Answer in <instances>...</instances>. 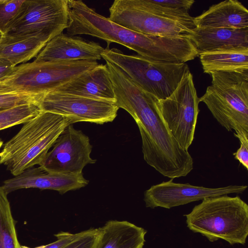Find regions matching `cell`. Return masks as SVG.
Segmentation results:
<instances>
[{"label": "cell", "instance_id": "cell-32", "mask_svg": "<svg viewBox=\"0 0 248 248\" xmlns=\"http://www.w3.org/2000/svg\"><path fill=\"white\" fill-rule=\"evenodd\" d=\"M3 145V142L0 140V149Z\"/></svg>", "mask_w": 248, "mask_h": 248}, {"label": "cell", "instance_id": "cell-14", "mask_svg": "<svg viewBox=\"0 0 248 248\" xmlns=\"http://www.w3.org/2000/svg\"><path fill=\"white\" fill-rule=\"evenodd\" d=\"M88 183L82 173H50L39 167L26 169L19 175L4 181L2 187L7 194L19 189L35 188L54 190L62 194L84 187Z\"/></svg>", "mask_w": 248, "mask_h": 248}, {"label": "cell", "instance_id": "cell-9", "mask_svg": "<svg viewBox=\"0 0 248 248\" xmlns=\"http://www.w3.org/2000/svg\"><path fill=\"white\" fill-rule=\"evenodd\" d=\"M199 103L190 70L170 95L164 99L156 100L157 107L168 128L185 150L187 151L194 138Z\"/></svg>", "mask_w": 248, "mask_h": 248}, {"label": "cell", "instance_id": "cell-10", "mask_svg": "<svg viewBox=\"0 0 248 248\" xmlns=\"http://www.w3.org/2000/svg\"><path fill=\"white\" fill-rule=\"evenodd\" d=\"M39 106L42 111L62 115L72 124L111 122L119 108L114 102L52 91L43 95Z\"/></svg>", "mask_w": 248, "mask_h": 248}, {"label": "cell", "instance_id": "cell-30", "mask_svg": "<svg viewBox=\"0 0 248 248\" xmlns=\"http://www.w3.org/2000/svg\"><path fill=\"white\" fill-rule=\"evenodd\" d=\"M15 67L4 62L0 61V81L10 75L13 71Z\"/></svg>", "mask_w": 248, "mask_h": 248}, {"label": "cell", "instance_id": "cell-31", "mask_svg": "<svg viewBox=\"0 0 248 248\" xmlns=\"http://www.w3.org/2000/svg\"><path fill=\"white\" fill-rule=\"evenodd\" d=\"M20 248H29L28 247L25 246H20ZM41 248V247L39 246V247H35V248Z\"/></svg>", "mask_w": 248, "mask_h": 248}, {"label": "cell", "instance_id": "cell-11", "mask_svg": "<svg viewBox=\"0 0 248 248\" xmlns=\"http://www.w3.org/2000/svg\"><path fill=\"white\" fill-rule=\"evenodd\" d=\"M52 147L39 165L45 171L82 173L86 165L96 162L90 155L92 146L89 137L82 131L75 129L72 124L64 129Z\"/></svg>", "mask_w": 248, "mask_h": 248}, {"label": "cell", "instance_id": "cell-18", "mask_svg": "<svg viewBox=\"0 0 248 248\" xmlns=\"http://www.w3.org/2000/svg\"><path fill=\"white\" fill-rule=\"evenodd\" d=\"M194 23L198 28H248V10L237 0H227L194 17Z\"/></svg>", "mask_w": 248, "mask_h": 248}, {"label": "cell", "instance_id": "cell-29", "mask_svg": "<svg viewBox=\"0 0 248 248\" xmlns=\"http://www.w3.org/2000/svg\"><path fill=\"white\" fill-rule=\"evenodd\" d=\"M240 146L233 155L247 170H248V142H240Z\"/></svg>", "mask_w": 248, "mask_h": 248}, {"label": "cell", "instance_id": "cell-19", "mask_svg": "<svg viewBox=\"0 0 248 248\" xmlns=\"http://www.w3.org/2000/svg\"><path fill=\"white\" fill-rule=\"evenodd\" d=\"M100 228L95 248H143L147 231L126 221L109 220Z\"/></svg>", "mask_w": 248, "mask_h": 248}, {"label": "cell", "instance_id": "cell-7", "mask_svg": "<svg viewBox=\"0 0 248 248\" xmlns=\"http://www.w3.org/2000/svg\"><path fill=\"white\" fill-rule=\"evenodd\" d=\"M101 57L118 66L139 88L158 99L170 95L189 71L186 63L152 61L139 55L124 54L108 46L104 48Z\"/></svg>", "mask_w": 248, "mask_h": 248}, {"label": "cell", "instance_id": "cell-33", "mask_svg": "<svg viewBox=\"0 0 248 248\" xmlns=\"http://www.w3.org/2000/svg\"><path fill=\"white\" fill-rule=\"evenodd\" d=\"M1 35H2L0 33V38H1Z\"/></svg>", "mask_w": 248, "mask_h": 248}, {"label": "cell", "instance_id": "cell-16", "mask_svg": "<svg viewBox=\"0 0 248 248\" xmlns=\"http://www.w3.org/2000/svg\"><path fill=\"white\" fill-rule=\"evenodd\" d=\"M51 91L114 103L116 100L112 82L106 64H99Z\"/></svg>", "mask_w": 248, "mask_h": 248}, {"label": "cell", "instance_id": "cell-21", "mask_svg": "<svg viewBox=\"0 0 248 248\" xmlns=\"http://www.w3.org/2000/svg\"><path fill=\"white\" fill-rule=\"evenodd\" d=\"M125 0L133 7L180 22L192 30L196 27L194 17L188 14V10L195 2L193 0Z\"/></svg>", "mask_w": 248, "mask_h": 248}, {"label": "cell", "instance_id": "cell-3", "mask_svg": "<svg viewBox=\"0 0 248 248\" xmlns=\"http://www.w3.org/2000/svg\"><path fill=\"white\" fill-rule=\"evenodd\" d=\"M71 124L65 117L42 111L24 124L0 152V164L15 176L40 165L64 129Z\"/></svg>", "mask_w": 248, "mask_h": 248}, {"label": "cell", "instance_id": "cell-5", "mask_svg": "<svg viewBox=\"0 0 248 248\" xmlns=\"http://www.w3.org/2000/svg\"><path fill=\"white\" fill-rule=\"evenodd\" d=\"M199 101L227 131L248 142V71H217Z\"/></svg>", "mask_w": 248, "mask_h": 248}, {"label": "cell", "instance_id": "cell-22", "mask_svg": "<svg viewBox=\"0 0 248 248\" xmlns=\"http://www.w3.org/2000/svg\"><path fill=\"white\" fill-rule=\"evenodd\" d=\"M204 73L248 71V48L223 49L199 54Z\"/></svg>", "mask_w": 248, "mask_h": 248}, {"label": "cell", "instance_id": "cell-23", "mask_svg": "<svg viewBox=\"0 0 248 248\" xmlns=\"http://www.w3.org/2000/svg\"><path fill=\"white\" fill-rule=\"evenodd\" d=\"M7 195L0 186V248H20Z\"/></svg>", "mask_w": 248, "mask_h": 248}, {"label": "cell", "instance_id": "cell-1", "mask_svg": "<svg viewBox=\"0 0 248 248\" xmlns=\"http://www.w3.org/2000/svg\"><path fill=\"white\" fill-rule=\"evenodd\" d=\"M106 62L115 104L127 111L137 124L144 160L165 177L186 176L193 169V159L168 128L157 107L156 98L139 88L118 66Z\"/></svg>", "mask_w": 248, "mask_h": 248}, {"label": "cell", "instance_id": "cell-6", "mask_svg": "<svg viewBox=\"0 0 248 248\" xmlns=\"http://www.w3.org/2000/svg\"><path fill=\"white\" fill-rule=\"evenodd\" d=\"M97 61L82 60L42 62L33 61L14 67L0 81V93H27L44 94L90 71Z\"/></svg>", "mask_w": 248, "mask_h": 248}, {"label": "cell", "instance_id": "cell-26", "mask_svg": "<svg viewBox=\"0 0 248 248\" xmlns=\"http://www.w3.org/2000/svg\"><path fill=\"white\" fill-rule=\"evenodd\" d=\"M25 0H0V33L7 28L18 13Z\"/></svg>", "mask_w": 248, "mask_h": 248}, {"label": "cell", "instance_id": "cell-2", "mask_svg": "<svg viewBox=\"0 0 248 248\" xmlns=\"http://www.w3.org/2000/svg\"><path fill=\"white\" fill-rule=\"evenodd\" d=\"M67 2V34L91 35L107 41V46L116 43L152 61L173 63L177 59L181 48L178 38L141 34L99 15L81 0Z\"/></svg>", "mask_w": 248, "mask_h": 248}, {"label": "cell", "instance_id": "cell-20", "mask_svg": "<svg viewBox=\"0 0 248 248\" xmlns=\"http://www.w3.org/2000/svg\"><path fill=\"white\" fill-rule=\"evenodd\" d=\"M47 43L33 36L2 35L0 61L15 67L36 57Z\"/></svg>", "mask_w": 248, "mask_h": 248}, {"label": "cell", "instance_id": "cell-4", "mask_svg": "<svg viewBox=\"0 0 248 248\" xmlns=\"http://www.w3.org/2000/svg\"><path fill=\"white\" fill-rule=\"evenodd\" d=\"M187 228L211 242L219 239L244 245L248 235V205L239 196L228 195L202 200L186 215Z\"/></svg>", "mask_w": 248, "mask_h": 248}, {"label": "cell", "instance_id": "cell-24", "mask_svg": "<svg viewBox=\"0 0 248 248\" xmlns=\"http://www.w3.org/2000/svg\"><path fill=\"white\" fill-rule=\"evenodd\" d=\"M42 110L39 105L26 104L14 107L0 112V130L25 124Z\"/></svg>", "mask_w": 248, "mask_h": 248}, {"label": "cell", "instance_id": "cell-8", "mask_svg": "<svg viewBox=\"0 0 248 248\" xmlns=\"http://www.w3.org/2000/svg\"><path fill=\"white\" fill-rule=\"evenodd\" d=\"M68 23L67 0H25L3 35L36 37L47 43Z\"/></svg>", "mask_w": 248, "mask_h": 248}, {"label": "cell", "instance_id": "cell-28", "mask_svg": "<svg viewBox=\"0 0 248 248\" xmlns=\"http://www.w3.org/2000/svg\"><path fill=\"white\" fill-rule=\"evenodd\" d=\"M79 232L71 233L67 232H61L55 235L57 240L49 244L41 246V248H62L77 238Z\"/></svg>", "mask_w": 248, "mask_h": 248}, {"label": "cell", "instance_id": "cell-15", "mask_svg": "<svg viewBox=\"0 0 248 248\" xmlns=\"http://www.w3.org/2000/svg\"><path fill=\"white\" fill-rule=\"evenodd\" d=\"M104 48L98 43L78 36L62 33L49 41L35 57V61L56 62L100 60Z\"/></svg>", "mask_w": 248, "mask_h": 248}, {"label": "cell", "instance_id": "cell-12", "mask_svg": "<svg viewBox=\"0 0 248 248\" xmlns=\"http://www.w3.org/2000/svg\"><path fill=\"white\" fill-rule=\"evenodd\" d=\"M246 185H230L218 188L196 186L188 183L173 182V179L152 186L144 193L146 207H160L166 209L185 205L192 202L229 194L243 193Z\"/></svg>", "mask_w": 248, "mask_h": 248}, {"label": "cell", "instance_id": "cell-25", "mask_svg": "<svg viewBox=\"0 0 248 248\" xmlns=\"http://www.w3.org/2000/svg\"><path fill=\"white\" fill-rule=\"evenodd\" d=\"M43 95L27 93H0V112L23 105H39Z\"/></svg>", "mask_w": 248, "mask_h": 248}, {"label": "cell", "instance_id": "cell-17", "mask_svg": "<svg viewBox=\"0 0 248 248\" xmlns=\"http://www.w3.org/2000/svg\"><path fill=\"white\" fill-rule=\"evenodd\" d=\"M188 37L199 54L219 49L248 48V28L196 27Z\"/></svg>", "mask_w": 248, "mask_h": 248}, {"label": "cell", "instance_id": "cell-13", "mask_svg": "<svg viewBox=\"0 0 248 248\" xmlns=\"http://www.w3.org/2000/svg\"><path fill=\"white\" fill-rule=\"evenodd\" d=\"M108 17L113 22L146 35L168 37H188L192 29L180 22L159 16L130 5L125 0H115Z\"/></svg>", "mask_w": 248, "mask_h": 248}, {"label": "cell", "instance_id": "cell-27", "mask_svg": "<svg viewBox=\"0 0 248 248\" xmlns=\"http://www.w3.org/2000/svg\"><path fill=\"white\" fill-rule=\"evenodd\" d=\"M99 235V228L81 232L77 238L62 248H95Z\"/></svg>", "mask_w": 248, "mask_h": 248}]
</instances>
